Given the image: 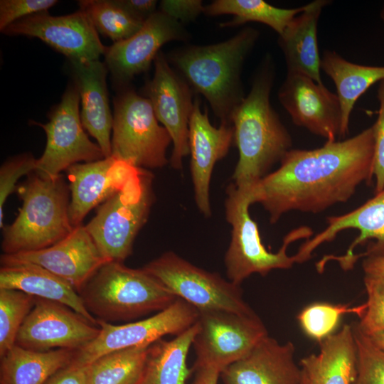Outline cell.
<instances>
[{"mask_svg":"<svg viewBox=\"0 0 384 384\" xmlns=\"http://www.w3.org/2000/svg\"><path fill=\"white\" fill-rule=\"evenodd\" d=\"M142 268L174 296L198 311L255 313L243 299L240 285L225 279L218 273L200 268L174 252H164Z\"/></svg>","mask_w":384,"mask_h":384,"instance_id":"obj_9","label":"cell"},{"mask_svg":"<svg viewBox=\"0 0 384 384\" xmlns=\"http://www.w3.org/2000/svg\"><path fill=\"white\" fill-rule=\"evenodd\" d=\"M78 4L97 31L114 43L129 38L144 23L119 5L116 0H82Z\"/></svg>","mask_w":384,"mask_h":384,"instance_id":"obj_32","label":"cell"},{"mask_svg":"<svg viewBox=\"0 0 384 384\" xmlns=\"http://www.w3.org/2000/svg\"><path fill=\"white\" fill-rule=\"evenodd\" d=\"M80 100L76 84L70 85L49 121L44 124L36 123L43 129L47 138L45 150L36 160L35 172L38 175L55 178L74 164L105 158L100 146L90 140L84 131Z\"/></svg>","mask_w":384,"mask_h":384,"instance_id":"obj_12","label":"cell"},{"mask_svg":"<svg viewBox=\"0 0 384 384\" xmlns=\"http://www.w3.org/2000/svg\"><path fill=\"white\" fill-rule=\"evenodd\" d=\"M154 199L152 174L142 169L124 189L98 206L85 228L107 261L123 262L132 253Z\"/></svg>","mask_w":384,"mask_h":384,"instance_id":"obj_7","label":"cell"},{"mask_svg":"<svg viewBox=\"0 0 384 384\" xmlns=\"http://www.w3.org/2000/svg\"><path fill=\"white\" fill-rule=\"evenodd\" d=\"M303 371V370H302ZM301 384H311L309 379L307 378L306 375L303 372V377Z\"/></svg>","mask_w":384,"mask_h":384,"instance_id":"obj_46","label":"cell"},{"mask_svg":"<svg viewBox=\"0 0 384 384\" xmlns=\"http://www.w3.org/2000/svg\"><path fill=\"white\" fill-rule=\"evenodd\" d=\"M36 159L30 154H22L6 161L0 168V227L4 224V206L14 191L18 180L35 171Z\"/></svg>","mask_w":384,"mask_h":384,"instance_id":"obj_37","label":"cell"},{"mask_svg":"<svg viewBox=\"0 0 384 384\" xmlns=\"http://www.w3.org/2000/svg\"><path fill=\"white\" fill-rule=\"evenodd\" d=\"M146 97L132 90L114 102L112 156L139 169H159L168 162L171 137L159 123Z\"/></svg>","mask_w":384,"mask_h":384,"instance_id":"obj_8","label":"cell"},{"mask_svg":"<svg viewBox=\"0 0 384 384\" xmlns=\"http://www.w3.org/2000/svg\"><path fill=\"white\" fill-rule=\"evenodd\" d=\"M198 331L192 346V368L212 367L221 373L245 357L267 336V330L255 313L242 314L224 310L198 311Z\"/></svg>","mask_w":384,"mask_h":384,"instance_id":"obj_10","label":"cell"},{"mask_svg":"<svg viewBox=\"0 0 384 384\" xmlns=\"http://www.w3.org/2000/svg\"><path fill=\"white\" fill-rule=\"evenodd\" d=\"M377 99L379 103L378 118L373 124L375 134L373 161L375 193L384 188V80L378 83Z\"/></svg>","mask_w":384,"mask_h":384,"instance_id":"obj_39","label":"cell"},{"mask_svg":"<svg viewBox=\"0 0 384 384\" xmlns=\"http://www.w3.org/2000/svg\"><path fill=\"white\" fill-rule=\"evenodd\" d=\"M154 73L144 88L159 122L169 133L173 150L170 164L182 169L183 158L189 152V121L193 109V90L183 78L159 51L154 60Z\"/></svg>","mask_w":384,"mask_h":384,"instance_id":"obj_14","label":"cell"},{"mask_svg":"<svg viewBox=\"0 0 384 384\" xmlns=\"http://www.w3.org/2000/svg\"><path fill=\"white\" fill-rule=\"evenodd\" d=\"M321 69L333 80L341 110L339 138L348 134L349 119L355 103L368 89L384 80V66L351 63L334 50L321 55Z\"/></svg>","mask_w":384,"mask_h":384,"instance_id":"obj_27","label":"cell"},{"mask_svg":"<svg viewBox=\"0 0 384 384\" xmlns=\"http://www.w3.org/2000/svg\"><path fill=\"white\" fill-rule=\"evenodd\" d=\"M0 289H12L36 297L60 303L91 323L96 319L87 309L80 295L67 281L31 263L1 266Z\"/></svg>","mask_w":384,"mask_h":384,"instance_id":"obj_26","label":"cell"},{"mask_svg":"<svg viewBox=\"0 0 384 384\" xmlns=\"http://www.w3.org/2000/svg\"><path fill=\"white\" fill-rule=\"evenodd\" d=\"M198 311L178 298L171 305L154 315L137 321L114 325L97 320L98 335L74 352L70 364L90 365L110 352L138 346H149L169 334L178 335L195 324Z\"/></svg>","mask_w":384,"mask_h":384,"instance_id":"obj_11","label":"cell"},{"mask_svg":"<svg viewBox=\"0 0 384 384\" xmlns=\"http://www.w3.org/2000/svg\"><path fill=\"white\" fill-rule=\"evenodd\" d=\"M365 308V303L351 306L316 302L303 309L297 319L304 333L319 343L333 334L343 315L353 314L360 318Z\"/></svg>","mask_w":384,"mask_h":384,"instance_id":"obj_33","label":"cell"},{"mask_svg":"<svg viewBox=\"0 0 384 384\" xmlns=\"http://www.w3.org/2000/svg\"><path fill=\"white\" fill-rule=\"evenodd\" d=\"M351 325L357 348V375L353 384H384V350L375 345L356 322Z\"/></svg>","mask_w":384,"mask_h":384,"instance_id":"obj_35","label":"cell"},{"mask_svg":"<svg viewBox=\"0 0 384 384\" xmlns=\"http://www.w3.org/2000/svg\"><path fill=\"white\" fill-rule=\"evenodd\" d=\"M79 294L88 311L106 322L159 312L178 299L143 268H130L115 261L102 265Z\"/></svg>","mask_w":384,"mask_h":384,"instance_id":"obj_5","label":"cell"},{"mask_svg":"<svg viewBox=\"0 0 384 384\" xmlns=\"http://www.w3.org/2000/svg\"><path fill=\"white\" fill-rule=\"evenodd\" d=\"M117 3L135 18L145 21L155 13L157 1L155 0H116Z\"/></svg>","mask_w":384,"mask_h":384,"instance_id":"obj_42","label":"cell"},{"mask_svg":"<svg viewBox=\"0 0 384 384\" xmlns=\"http://www.w3.org/2000/svg\"><path fill=\"white\" fill-rule=\"evenodd\" d=\"M16 192L23 203L13 223L2 228L4 254L44 249L73 231L75 227L69 215L70 191L62 174L47 178L34 171Z\"/></svg>","mask_w":384,"mask_h":384,"instance_id":"obj_4","label":"cell"},{"mask_svg":"<svg viewBox=\"0 0 384 384\" xmlns=\"http://www.w3.org/2000/svg\"><path fill=\"white\" fill-rule=\"evenodd\" d=\"M56 0H1L0 31L13 23L34 14L48 11Z\"/></svg>","mask_w":384,"mask_h":384,"instance_id":"obj_38","label":"cell"},{"mask_svg":"<svg viewBox=\"0 0 384 384\" xmlns=\"http://www.w3.org/2000/svg\"><path fill=\"white\" fill-rule=\"evenodd\" d=\"M142 169L113 156L69 167L66 172L72 225H82L92 209L124 189L140 174Z\"/></svg>","mask_w":384,"mask_h":384,"instance_id":"obj_20","label":"cell"},{"mask_svg":"<svg viewBox=\"0 0 384 384\" xmlns=\"http://www.w3.org/2000/svg\"><path fill=\"white\" fill-rule=\"evenodd\" d=\"M75 351H37L15 344L1 357L0 384H44L69 365Z\"/></svg>","mask_w":384,"mask_h":384,"instance_id":"obj_29","label":"cell"},{"mask_svg":"<svg viewBox=\"0 0 384 384\" xmlns=\"http://www.w3.org/2000/svg\"><path fill=\"white\" fill-rule=\"evenodd\" d=\"M260 31L246 27L232 38L207 46L188 45L166 56L193 92L202 95L221 123L233 115L245 97L241 73Z\"/></svg>","mask_w":384,"mask_h":384,"instance_id":"obj_3","label":"cell"},{"mask_svg":"<svg viewBox=\"0 0 384 384\" xmlns=\"http://www.w3.org/2000/svg\"><path fill=\"white\" fill-rule=\"evenodd\" d=\"M363 282L367 300L356 324L364 334L372 336L384 332V282L366 276Z\"/></svg>","mask_w":384,"mask_h":384,"instance_id":"obj_36","label":"cell"},{"mask_svg":"<svg viewBox=\"0 0 384 384\" xmlns=\"http://www.w3.org/2000/svg\"><path fill=\"white\" fill-rule=\"evenodd\" d=\"M36 297L12 289H0V357L15 344L23 321Z\"/></svg>","mask_w":384,"mask_h":384,"instance_id":"obj_34","label":"cell"},{"mask_svg":"<svg viewBox=\"0 0 384 384\" xmlns=\"http://www.w3.org/2000/svg\"><path fill=\"white\" fill-rule=\"evenodd\" d=\"M374 152L373 125L317 149H292L277 170L252 186L253 203L262 206L273 224L290 211L319 213L347 202L373 178Z\"/></svg>","mask_w":384,"mask_h":384,"instance_id":"obj_1","label":"cell"},{"mask_svg":"<svg viewBox=\"0 0 384 384\" xmlns=\"http://www.w3.org/2000/svg\"><path fill=\"white\" fill-rule=\"evenodd\" d=\"M71 63L82 102V126L96 139L105 158L110 157L113 116L109 106L106 66L99 60Z\"/></svg>","mask_w":384,"mask_h":384,"instance_id":"obj_23","label":"cell"},{"mask_svg":"<svg viewBox=\"0 0 384 384\" xmlns=\"http://www.w3.org/2000/svg\"><path fill=\"white\" fill-rule=\"evenodd\" d=\"M319 352L304 357L301 368L311 384H353L357 375V348L351 324L322 340Z\"/></svg>","mask_w":384,"mask_h":384,"instance_id":"obj_25","label":"cell"},{"mask_svg":"<svg viewBox=\"0 0 384 384\" xmlns=\"http://www.w3.org/2000/svg\"><path fill=\"white\" fill-rule=\"evenodd\" d=\"M327 226L311 239L303 243L295 255L297 263L311 257L312 252L321 244L333 240L338 233L355 229L360 234L342 255H326L317 265L322 270L324 265L336 261L344 270H351L361 257L384 255V188L357 208L341 215L327 217Z\"/></svg>","mask_w":384,"mask_h":384,"instance_id":"obj_13","label":"cell"},{"mask_svg":"<svg viewBox=\"0 0 384 384\" xmlns=\"http://www.w3.org/2000/svg\"><path fill=\"white\" fill-rule=\"evenodd\" d=\"M196 375L191 384H218L220 373L212 367L195 370Z\"/></svg>","mask_w":384,"mask_h":384,"instance_id":"obj_44","label":"cell"},{"mask_svg":"<svg viewBox=\"0 0 384 384\" xmlns=\"http://www.w3.org/2000/svg\"><path fill=\"white\" fill-rule=\"evenodd\" d=\"M362 269L364 276L384 282V255L364 257Z\"/></svg>","mask_w":384,"mask_h":384,"instance_id":"obj_43","label":"cell"},{"mask_svg":"<svg viewBox=\"0 0 384 384\" xmlns=\"http://www.w3.org/2000/svg\"><path fill=\"white\" fill-rule=\"evenodd\" d=\"M190 38L182 23L156 11L133 36L107 48L105 62L117 82L127 83L135 75L148 70L165 43Z\"/></svg>","mask_w":384,"mask_h":384,"instance_id":"obj_18","label":"cell"},{"mask_svg":"<svg viewBox=\"0 0 384 384\" xmlns=\"http://www.w3.org/2000/svg\"><path fill=\"white\" fill-rule=\"evenodd\" d=\"M188 128L190 170L195 202L200 212L209 217L211 215L210 183L213 170L216 162L227 155L234 142V127L223 123L218 127L213 126L207 111H201L200 100L196 97Z\"/></svg>","mask_w":384,"mask_h":384,"instance_id":"obj_21","label":"cell"},{"mask_svg":"<svg viewBox=\"0 0 384 384\" xmlns=\"http://www.w3.org/2000/svg\"><path fill=\"white\" fill-rule=\"evenodd\" d=\"M380 16L382 21L384 22V3H383V5L382 9L380 10Z\"/></svg>","mask_w":384,"mask_h":384,"instance_id":"obj_47","label":"cell"},{"mask_svg":"<svg viewBox=\"0 0 384 384\" xmlns=\"http://www.w3.org/2000/svg\"><path fill=\"white\" fill-rule=\"evenodd\" d=\"M2 33L38 38L66 56L70 63L99 60L107 48L90 19L80 9L59 16H51L48 11L34 14L13 23Z\"/></svg>","mask_w":384,"mask_h":384,"instance_id":"obj_16","label":"cell"},{"mask_svg":"<svg viewBox=\"0 0 384 384\" xmlns=\"http://www.w3.org/2000/svg\"><path fill=\"white\" fill-rule=\"evenodd\" d=\"M294 353L292 341L281 343L268 335L220 377L224 384H301L303 371Z\"/></svg>","mask_w":384,"mask_h":384,"instance_id":"obj_22","label":"cell"},{"mask_svg":"<svg viewBox=\"0 0 384 384\" xmlns=\"http://www.w3.org/2000/svg\"><path fill=\"white\" fill-rule=\"evenodd\" d=\"M198 329L197 321L171 340L161 338L150 345L137 384H186L193 371L187 366V356Z\"/></svg>","mask_w":384,"mask_h":384,"instance_id":"obj_28","label":"cell"},{"mask_svg":"<svg viewBox=\"0 0 384 384\" xmlns=\"http://www.w3.org/2000/svg\"><path fill=\"white\" fill-rule=\"evenodd\" d=\"M330 2L315 0L306 4L305 9L279 36L278 44L284 54L287 73L302 74L324 84L320 73L317 28L321 14Z\"/></svg>","mask_w":384,"mask_h":384,"instance_id":"obj_24","label":"cell"},{"mask_svg":"<svg viewBox=\"0 0 384 384\" xmlns=\"http://www.w3.org/2000/svg\"><path fill=\"white\" fill-rule=\"evenodd\" d=\"M149 347L124 348L100 356L88 365V384H137Z\"/></svg>","mask_w":384,"mask_h":384,"instance_id":"obj_31","label":"cell"},{"mask_svg":"<svg viewBox=\"0 0 384 384\" xmlns=\"http://www.w3.org/2000/svg\"><path fill=\"white\" fill-rule=\"evenodd\" d=\"M306 8L284 9L274 6L262 0H215L204 6L203 14L208 16L233 15L230 21L220 24L232 28L247 22L265 24L282 35L292 20Z\"/></svg>","mask_w":384,"mask_h":384,"instance_id":"obj_30","label":"cell"},{"mask_svg":"<svg viewBox=\"0 0 384 384\" xmlns=\"http://www.w3.org/2000/svg\"><path fill=\"white\" fill-rule=\"evenodd\" d=\"M204 6L201 0H163L160 11L181 23L195 21L203 13Z\"/></svg>","mask_w":384,"mask_h":384,"instance_id":"obj_40","label":"cell"},{"mask_svg":"<svg viewBox=\"0 0 384 384\" xmlns=\"http://www.w3.org/2000/svg\"><path fill=\"white\" fill-rule=\"evenodd\" d=\"M278 99L297 126L326 141H336L339 137V99L324 84L302 74L287 73L278 91Z\"/></svg>","mask_w":384,"mask_h":384,"instance_id":"obj_19","label":"cell"},{"mask_svg":"<svg viewBox=\"0 0 384 384\" xmlns=\"http://www.w3.org/2000/svg\"><path fill=\"white\" fill-rule=\"evenodd\" d=\"M226 191L225 218L231 225V239L224 258L228 279L240 285L252 274L265 276L273 270L289 269L297 263L295 255H287V247L299 239H309L311 230L303 226L291 231L277 252H270L249 212L250 206L254 204L252 187L231 183Z\"/></svg>","mask_w":384,"mask_h":384,"instance_id":"obj_6","label":"cell"},{"mask_svg":"<svg viewBox=\"0 0 384 384\" xmlns=\"http://www.w3.org/2000/svg\"><path fill=\"white\" fill-rule=\"evenodd\" d=\"M373 343L381 349L384 350V332L368 336Z\"/></svg>","mask_w":384,"mask_h":384,"instance_id":"obj_45","label":"cell"},{"mask_svg":"<svg viewBox=\"0 0 384 384\" xmlns=\"http://www.w3.org/2000/svg\"><path fill=\"white\" fill-rule=\"evenodd\" d=\"M1 266L23 263L39 265L70 283L80 293L107 261L85 225H80L58 242L44 249L1 255Z\"/></svg>","mask_w":384,"mask_h":384,"instance_id":"obj_17","label":"cell"},{"mask_svg":"<svg viewBox=\"0 0 384 384\" xmlns=\"http://www.w3.org/2000/svg\"><path fill=\"white\" fill-rule=\"evenodd\" d=\"M274 77V61L267 54L233 115L239 159L232 178L238 187H252L292 149L291 134L270 103Z\"/></svg>","mask_w":384,"mask_h":384,"instance_id":"obj_2","label":"cell"},{"mask_svg":"<svg viewBox=\"0 0 384 384\" xmlns=\"http://www.w3.org/2000/svg\"><path fill=\"white\" fill-rule=\"evenodd\" d=\"M44 384H88V366L69 364L54 373Z\"/></svg>","mask_w":384,"mask_h":384,"instance_id":"obj_41","label":"cell"},{"mask_svg":"<svg viewBox=\"0 0 384 384\" xmlns=\"http://www.w3.org/2000/svg\"><path fill=\"white\" fill-rule=\"evenodd\" d=\"M69 307L36 297L17 334L16 344L26 349L77 351L92 341L100 327Z\"/></svg>","mask_w":384,"mask_h":384,"instance_id":"obj_15","label":"cell"}]
</instances>
